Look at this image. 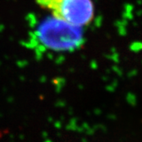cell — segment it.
Returning <instances> with one entry per match:
<instances>
[{"instance_id": "3957f363", "label": "cell", "mask_w": 142, "mask_h": 142, "mask_svg": "<svg viewBox=\"0 0 142 142\" xmlns=\"http://www.w3.org/2000/svg\"><path fill=\"white\" fill-rule=\"evenodd\" d=\"M126 100L128 102L129 104H130L131 106H135L136 104H137V99H136V96H134L133 94L132 93H130L127 95L126 96Z\"/></svg>"}, {"instance_id": "6da1fadb", "label": "cell", "mask_w": 142, "mask_h": 142, "mask_svg": "<svg viewBox=\"0 0 142 142\" xmlns=\"http://www.w3.org/2000/svg\"><path fill=\"white\" fill-rule=\"evenodd\" d=\"M34 34L42 47L53 51H74L80 49L85 42L81 26L71 25L54 16L43 20Z\"/></svg>"}, {"instance_id": "7a4b0ae2", "label": "cell", "mask_w": 142, "mask_h": 142, "mask_svg": "<svg viewBox=\"0 0 142 142\" xmlns=\"http://www.w3.org/2000/svg\"><path fill=\"white\" fill-rule=\"evenodd\" d=\"M42 9L58 19L77 26L88 25L94 18L92 0H36Z\"/></svg>"}]
</instances>
